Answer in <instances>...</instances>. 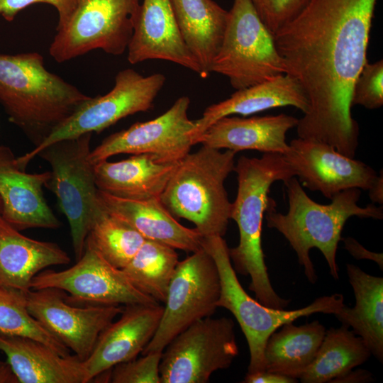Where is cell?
<instances>
[{
  "instance_id": "e0dca14e",
  "label": "cell",
  "mask_w": 383,
  "mask_h": 383,
  "mask_svg": "<svg viewBox=\"0 0 383 383\" xmlns=\"http://www.w3.org/2000/svg\"><path fill=\"white\" fill-rule=\"evenodd\" d=\"M162 312L160 304L125 305L119 318L102 331L83 361L88 382L115 365L136 358L153 338Z\"/></svg>"
},
{
  "instance_id": "83f0119b",
  "label": "cell",
  "mask_w": 383,
  "mask_h": 383,
  "mask_svg": "<svg viewBox=\"0 0 383 383\" xmlns=\"http://www.w3.org/2000/svg\"><path fill=\"white\" fill-rule=\"evenodd\" d=\"M326 331L317 320L299 326L293 322L282 325L265 344V370L297 379L314 360Z\"/></svg>"
},
{
  "instance_id": "52a82bcc",
  "label": "cell",
  "mask_w": 383,
  "mask_h": 383,
  "mask_svg": "<svg viewBox=\"0 0 383 383\" xmlns=\"http://www.w3.org/2000/svg\"><path fill=\"white\" fill-rule=\"evenodd\" d=\"M211 72L226 77L237 90L287 73L273 34L262 21L250 0H233Z\"/></svg>"
},
{
  "instance_id": "5bb4252c",
  "label": "cell",
  "mask_w": 383,
  "mask_h": 383,
  "mask_svg": "<svg viewBox=\"0 0 383 383\" xmlns=\"http://www.w3.org/2000/svg\"><path fill=\"white\" fill-rule=\"evenodd\" d=\"M189 104V98L182 96L157 118L110 135L91 150L89 161L94 165L118 154L150 153L179 162L194 145L191 132L195 123L188 116Z\"/></svg>"
},
{
  "instance_id": "74e56055",
  "label": "cell",
  "mask_w": 383,
  "mask_h": 383,
  "mask_svg": "<svg viewBox=\"0 0 383 383\" xmlns=\"http://www.w3.org/2000/svg\"><path fill=\"white\" fill-rule=\"evenodd\" d=\"M297 382L296 378L267 370L247 373L243 381L245 383H295Z\"/></svg>"
},
{
  "instance_id": "7a4b0ae2",
  "label": "cell",
  "mask_w": 383,
  "mask_h": 383,
  "mask_svg": "<svg viewBox=\"0 0 383 383\" xmlns=\"http://www.w3.org/2000/svg\"><path fill=\"white\" fill-rule=\"evenodd\" d=\"M90 98L48 70L39 52L0 54V105L34 148Z\"/></svg>"
},
{
  "instance_id": "d4e9b609",
  "label": "cell",
  "mask_w": 383,
  "mask_h": 383,
  "mask_svg": "<svg viewBox=\"0 0 383 383\" xmlns=\"http://www.w3.org/2000/svg\"><path fill=\"white\" fill-rule=\"evenodd\" d=\"M70 261L67 253L57 244L23 235L0 212V284L28 292L37 274Z\"/></svg>"
},
{
  "instance_id": "ba28073f",
  "label": "cell",
  "mask_w": 383,
  "mask_h": 383,
  "mask_svg": "<svg viewBox=\"0 0 383 383\" xmlns=\"http://www.w3.org/2000/svg\"><path fill=\"white\" fill-rule=\"evenodd\" d=\"M92 133L53 143L38 152L51 167L45 184L57 196L70 225L76 261L84 251L94 213L98 207L94 165L89 161Z\"/></svg>"
},
{
  "instance_id": "277c9868",
  "label": "cell",
  "mask_w": 383,
  "mask_h": 383,
  "mask_svg": "<svg viewBox=\"0 0 383 383\" xmlns=\"http://www.w3.org/2000/svg\"><path fill=\"white\" fill-rule=\"evenodd\" d=\"M284 184L288 198V211L284 214L277 212L275 203L272 204L265 213L267 226L278 231L287 240L311 283L315 284L318 279L309 256L312 248L321 251L331 275L338 279L336 252L345 223L352 216L382 219V206L373 203L360 206L357 202L361 189L357 188L342 191L331 199L330 204H321L307 195L295 177Z\"/></svg>"
},
{
  "instance_id": "ac0fdd59",
  "label": "cell",
  "mask_w": 383,
  "mask_h": 383,
  "mask_svg": "<svg viewBox=\"0 0 383 383\" xmlns=\"http://www.w3.org/2000/svg\"><path fill=\"white\" fill-rule=\"evenodd\" d=\"M11 149L0 145L1 214L18 231L28 228L56 229L61 222L45 199L43 188L50 171L28 173L19 167Z\"/></svg>"
},
{
  "instance_id": "6da1fadb",
  "label": "cell",
  "mask_w": 383,
  "mask_h": 383,
  "mask_svg": "<svg viewBox=\"0 0 383 383\" xmlns=\"http://www.w3.org/2000/svg\"><path fill=\"white\" fill-rule=\"evenodd\" d=\"M377 0H309L274 34L287 74L301 85L309 109L299 138L328 143L354 158L359 126L353 118L354 83L367 62Z\"/></svg>"
},
{
  "instance_id": "ffe728a7",
  "label": "cell",
  "mask_w": 383,
  "mask_h": 383,
  "mask_svg": "<svg viewBox=\"0 0 383 383\" xmlns=\"http://www.w3.org/2000/svg\"><path fill=\"white\" fill-rule=\"evenodd\" d=\"M298 121L284 113L248 118L228 116L217 120L196 137L194 145L200 143L236 153L254 150L284 155L289 150L287 133L296 126Z\"/></svg>"
},
{
  "instance_id": "4316f807",
  "label": "cell",
  "mask_w": 383,
  "mask_h": 383,
  "mask_svg": "<svg viewBox=\"0 0 383 383\" xmlns=\"http://www.w3.org/2000/svg\"><path fill=\"white\" fill-rule=\"evenodd\" d=\"M355 304H345L334 316L342 324L351 327L371 354L383 361V278L369 274L353 264L346 265Z\"/></svg>"
},
{
  "instance_id": "8d00e7d4",
  "label": "cell",
  "mask_w": 383,
  "mask_h": 383,
  "mask_svg": "<svg viewBox=\"0 0 383 383\" xmlns=\"http://www.w3.org/2000/svg\"><path fill=\"white\" fill-rule=\"evenodd\" d=\"M345 250L357 260H370L376 262L381 270L383 269V255L366 249L357 240L352 237L341 238Z\"/></svg>"
},
{
  "instance_id": "cb8c5ba5",
  "label": "cell",
  "mask_w": 383,
  "mask_h": 383,
  "mask_svg": "<svg viewBox=\"0 0 383 383\" xmlns=\"http://www.w3.org/2000/svg\"><path fill=\"white\" fill-rule=\"evenodd\" d=\"M294 106L305 113L309 101L299 83L284 74L273 79L238 89L229 98L208 106L202 116L194 121L191 132L193 144L217 120L234 114L247 116L267 109Z\"/></svg>"
},
{
  "instance_id": "4fadbf2b",
  "label": "cell",
  "mask_w": 383,
  "mask_h": 383,
  "mask_svg": "<svg viewBox=\"0 0 383 383\" xmlns=\"http://www.w3.org/2000/svg\"><path fill=\"white\" fill-rule=\"evenodd\" d=\"M55 288L70 294L69 299L92 304H160L136 289L121 269L109 263L88 241L77 262L66 270H43L30 282V289Z\"/></svg>"
},
{
  "instance_id": "b9f144b4",
  "label": "cell",
  "mask_w": 383,
  "mask_h": 383,
  "mask_svg": "<svg viewBox=\"0 0 383 383\" xmlns=\"http://www.w3.org/2000/svg\"><path fill=\"white\" fill-rule=\"evenodd\" d=\"M0 211H1V200H0Z\"/></svg>"
},
{
  "instance_id": "3957f363",
  "label": "cell",
  "mask_w": 383,
  "mask_h": 383,
  "mask_svg": "<svg viewBox=\"0 0 383 383\" xmlns=\"http://www.w3.org/2000/svg\"><path fill=\"white\" fill-rule=\"evenodd\" d=\"M234 171L238 191L231 218L238 227L239 243L229 248L231 261L236 272L250 276L249 289L260 304L284 309L290 300L279 296L270 280L262 247V228L266 211L275 203L268 195L270 187L277 181L284 182L295 177L294 172L279 153H263L261 157L243 155Z\"/></svg>"
},
{
  "instance_id": "e575fe53",
  "label": "cell",
  "mask_w": 383,
  "mask_h": 383,
  "mask_svg": "<svg viewBox=\"0 0 383 383\" xmlns=\"http://www.w3.org/2000/svg\"><path fill=\"white\" fill-rule=\"evenodd\" d=\"M267 29L274 34L292 20L309 0H250Z\"/></svg>"
},
{
  "instance_id": "30bf717a",
  "label": "cell",
  "mask_w": 383,
  "mask_h": 383,
  "mask_svg": "<svg viewBox=\"0 0 383 383\" xmlns=\"http://www.w3.org/2000/svg\"><path fill=\"white\" fill-rule=\"evenodd\" d=\"M140 0H77L67 23L57 30L50 56L64 62L100 49L121 55L131 41Z\"/></svg>"
},
{
  "instance_id": "ab89813d",
  "label": "cell",
  "mask_w": 383,
  "mask_h": 383,
  "mask_svg": "<svg viewBox=\"0 0 383 383\" xmlns=\"http://www.w3.org/2000/svg\"><path fill=\"white\" fill-rule=\"evenodd\" d=\"M369 196L373 204L377 203L382 204L383 203V174L381 170V174L378 175L374 185L368 190Z\"/></svg>"
},
{
  "instance_id": "8fae6325",
  "label": "cell",
  "mask_w": 383,
  "mask_h": 383,
  "mask_svg": "<svg viewBox=\"0 0 383 383\" xmlns=\"http://www.w3.org/2000/svg\"><path fill=\"white\" fill-rule=\"evenodd\" d=\"M221 282L216 264L203 248L179 261L170 281L158 328L141 353H162L179 333L212 316L218 308Z\"/></svg>"
},
{
  "instance_id": "1f68e13d",
  "label": "cell",
  "mask_w": 383,
  "mask_h": 383,
  "mask_svg": "<svg viewBox=\"0 0 383 383\" xmlns=\"http://www.w3.org/2000/svg\"><path fill=\"white\" fill-rule=\"evenodd\" d=\"M0 333L40 341L61 355L70 350L28 311L25 292L0 284Z\"/></svg>"
},
{
  "instance_id": "836d02e7",
  "label": "cell",
  "mask_w": 383,
  "mask_h": 383,
  "mask_svg": "<svg viewBox=\"0 0 383 383\" xmlns=\"http://www.w3.org/2000/svg\"><path fill=\"white\" fill-rule=\"evenodd\" d=\"M161 356L162 353H152L119 363L111 370L109 380L113 383H160Z\"/></svg>"
},
{
  "instance_id": "7c38bea8",
  "label": "cell",
  "mask_w": 383,
  "mask_h": 383,
  "mask_svg": "<svg viewBox=\"0 0 383 383\" xmlns=\"http://www.w3.org/2000/svg\"><path fill=\"white\" fill-rule=\"evenodd\" d=\"M239 353L235 323L228 317L202 318L177 335L162 352L160 383H206L231 367Z\"/></svg>"
},
{
  "instance_id": "44dd1931",
  "label": "cell",
  "mask_w": 383,
  "mask_h": 383,
  "mask_svg": "<svg viewBox=\"0 0 383 383\" xmlns=\"http://www.w3.org/2000/svg\"><path fill=\"white\" fill-rule=\"evenodd\" d=\"M97 201L109 213L133 228L145 239L186 252H194L203 248V236L195 228L180 224L160 199H127L98 189Z\"/></svg>"
},
{
  "instance_id": "8992f818",
  "label": "cell",
  "mask_w": 383,
  "mask_h": 383,
  "mask_svg": "<svg viewBox=\"0 0 383 383\" xmlns=\"http://www.w3.org/2000/svg\"><path fill=\"white\" fill-rule=\"evenodd\" d=\"M203 248L214 260L221 282L218 307L231 311L245 336L249 348L248 372L265 370L264 349L267 339L282 325L316 313L336 314L345 306L341 294L322 296L309 305L285 310L265 306L250 296L241 286L229 256V248L222 236L203 238Z\"/></svg>"
},
{
  "instance_id": "2e32d148",
  "label": "cell",
  "mask_w": 383,
  "mask_h": 383,
  "mask_svg": "<svg viewBox=\"0 0 383 383\" xmlns=\"http://www.w3.org/2000/svg\"><path fill=\"white\" fill-rule=\"evenodd\" d=\"M284 157L305 187L331 199L342 191L369 190L377 179L375 170L347 157L332 145L308 138L293 139Z\"/></svg>"
},
{
  "instance_id": "484cf974",
  "label": "cell",
  "mask_w": 383,
  "mask_h": 383,
  "mask_svg": "<svg viewBox=\"0 0 383 383\" xmlns=\"http://www.w3.org/2000/svg\"><path fill=\"white\" fill-rule=\"evenodd\" d=\"M171 1L183 40L206 78L221 45L228 11L213 0Z\"/></svg>"
},
{
  "instance_id": "f546056e",
  "label": "cell",
  "mask_w": 383,
  "mask_h": 383,
  "mask_svg": "<svg viewBox=\"0 0 383 383\" xmlns=\"http://www.w3.org/2000/svg\"><path fill=\"white\" fill-rule=\"evenodd\" d=\"M175 250L165 243L145 239L122 270L136 289L157 302L165 303L179 262Z\"/></svg>"
},
{
  "instance_id": "4dcf8cb0",
  "label": "cell",
  "mask_w": 383,
  "mask_h": 383,
  "mask_svg": "<svg viewBox=\"0 0 383 383\" xmlns=\"http://www.w3.org/2000/svg\"><path fill=\"white\" fill-rule=\"evenodd\" d=\"M145 240L133 228L109 213L98 202L87 240L109 263L122 270Z\"/></svg>"
},
{
  "instance_id": "5b68a950",
  "label": "cell",
  "mask_w": 383,
  "mask_h": 383,
  "mask_svg": "<svg viewBox=\"0 0 383 383\" xmlns=\"http://www.w3.org/2000/svg\"><path fill=\"white\" fill-rule=\"evenodd\" d=\"M236 152L202 145L182 159L160 200L174 216L193 223L203 236H223L231 219L224 182L234 171Z\"/></svg>"
},
{
  "instance_id": "603a6c76",
  "label": "cell",
  "mask_w": 383,
  "mask_h": 383,
  "mask_svg": "<svg viewBox=\"0 0 383 383\" xmlns=\"http://www.w3.org/2000/svg\"><path fill=\"white\" fill-rule=\"evenodd\" d=\"M3 352L19 383H87L82 360L63 356L33 338L0 333Z\"/></svg>"
},
{
  "instance_id": "f1b7e54d",
  "label": "cell",
  "mask_w": 383,
  "mask_h": 383,
  "mask_svg": "<svg viewBox=\"0 0 383 383\" xmlns=\"http://www.w3.org/2000/svg\"><path fill=\"white\" fill-rule=\"evenodd\" d=\"M371 355L361 338L348 326L331 328L326 330L314 360L297 379L303 383L333 382L365 362Z\"/></svg>"
},
{
  "instance_id": "d6986e66",
  "label": "cell",
  "mask_w": 383,
  "mask_h": 383,
  "mask_svg": "<svg viewBox=\"0 0 383 383\" xmlns=\"http://www.w3.org/2000/svg\"><path fill=\"white\" fill-rule=\"evenodd\" d=\"M127 50L131 64L166 60L202 77L199 65L183 40L171 0H143Z\"/></svg>"
},
{
  "instance_id": "7402d4cb",
  "label": "cell",
  "mask_w": 383,
  "mask_h": 383,
  "mask_svg": "<svg viewBox=\"0 0 383 383\" xmlns=\"http://www.w3.org/2000/svg\"><path fill=\"white\" fill-rule=\"evenodd\" d=\"M178 163L150 153L106 160L94 165L95 183L99 190L119 198L160 199Z\"/></svg>"
},
{
  "instance_id": "9a60e30c",
  "label": "cell",
  "mask_w": 383,
  "mask_h": 383,
  "mask_svg": "<svg viewBox=\"0 0 383 383\" xmlns=\"http://www.w3.org/2000/svg\"><path fill=\"white\" fill-rule=\"evenodd\" d=\"M25 296L29 313L82 361L123 309L121 305L73 306L64 291L55 288L30 289Z\"/></svg>"
},
{
  "instance_id": "d6a6232c",
  "label": "cell",
  "mask_w": 383,
  "mask_h": 383,
  "mask_svg": "<svg viewBox=\"0 0 383 383\" xmlns=\"http://www.w3.org/2000/svg\"><path fill=\"white\" fill-rule=\"evenodd\" d=\"M376 109L383 105V60L367 62L357 76L352 92V106Z\"/></svg>"
},
{
  "instance_id": "9c48e42d",
  "label": "cell",
  "mask_w": 383,
  "mask_h": 383,
  "mask_svg": "<svg viewBox=\"0 0 383 383\" xmlns=\"http://www.w3.org/2000/svg\"><path fill=\"white\" fill-rule=\"evenodd\" d=\"M165 81L161 73L144 76L131 68L119 71L109 92L85 101L40 145L17 157L18 165L26 170L38 152L53 143L86 133H100L122 118L149 111Z\"/></svg>"
},
{
  "instance_id": "d590c367",
  "label": "cell",
  "mask_w": 383,
  "mask_h": 383,
  "mask_svg": "<svg viewBox=\"0 0 383 383\" xmlns=\"http://www.w3.org/2000/svg\"><path fill=\"white\" fill-rule=\"evenodd\" d=\"M77 0H0V16L12 21L19 11L35 4H47L56 9L58 22L56 30L62 28L70 19Z\"/></svg>"
},
{
  "instance_id": "60d3db41",
  "label": "cell",
  "mask_w": 383,
  "mask_h": 383,
  "mask_svg": "<svg viewBox=\"0 0 383 383\" xmlns=\"http://www.w3.org/2000/svg\"><path fill=\"white\" fill-rule=\"evenodd\" d=\"M0 383H19L8 361L0 360Z\"/></svg>"
},
{
  "instance_id": "f35d334b",
  "label": "cell",
  "mask_w": 383,
  "mask_h": 383,
  "mask_svg": "<svg viewBox=\"0 0 383 383\" xmlns=\"http://www.w3.org/2000/svg\"><path fill=\"white\" fill-rule=\"evenodd\" d=\"M372 381V375L369 371L365 370H353V369L333 382H369Z\"/></svg>"
}]
</instances>
